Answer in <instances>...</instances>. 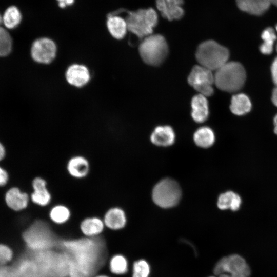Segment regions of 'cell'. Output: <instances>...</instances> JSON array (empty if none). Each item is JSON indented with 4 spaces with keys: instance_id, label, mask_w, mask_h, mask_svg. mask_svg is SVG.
<instances>
[{
    "instance_id": "obj_1",
    "label": "cell",
    "mask_w": 277,
    "mask_h": 277,
    "mask_svg": "<svg viewBox=\"0 0 277 277\" xmlns=\"http://www.w3.org/2000/svg\"><path fill=\"white\" fill-rule=\"evenodd\" d=\"M98 237L63 242L65 252L71 261L70 274L76 276L87 277L100 265Z\"/></svg>"
},
{
    "instance_id": "obj_2",
    "label": "cell",
    "mask_w": 277,
    "mask_h": 277,
    "mask_svg": "<svg viewBox=\"0 0 277 277\" xmlns=\"http://www.w3.org/2000/svg\"><path fill=\"white\" fill-rule=\"evenodd\" d=\"M243 66L236 62H227L215 71L214 84L220 90L233 92L243 86L246 80Z\"/></svg>"
},
{
    "instance_id": "obj_3",
    "label": "cell",
    "mask_w": 277,
    "mask_h": 277,
    "mask_svg": "<svg viewBox=\"0 0 277 277\" xmlns=\"http://www.w3.org/2000/svg\"><path fill=\"white\" fill-rule=\"evenodd\" d=\"M125 18L128 31L139 38L152 34L158 23L157 13L152 8L127 11Z\"/></svg>"
},
{
    "instance_id": "obj_4",
    "label": "cell",
    "mask_w": 277,
    "mask_h": 277,
    "mask_svg": "<svg viewBox=\"0 0 277 277\" xmlns=\"http://www.w3.org/2000/svg\"><path fill=\"white\" fill-rule=\"evenodd\" d=\"M29 251L37 252L51 249L56 242L55 236L44 221L33 223L23 234Z\"/></svg>"
},
{
    "instance_id": "obj_5",
    "label": "cell",
    "mask_w": 277,
    "mask_h": 277,
    "mask_svg": "<svg viewBox=\"0 0 277 277\" xmlns=\"http://www.w3.org/2000/svg\"><path fill=\"white\" fill-rule=\"evenodd\" d=\"M195 56L200 65L216 71L228 62L229 53L225 47L214 41L208 40L199 45Z\"/></svg>"
},
{
    "instance_id": "obj_6",
    "label": "cell",
    "mask_w": 277,
    "mask_h": 277,
    "mask_svg": "<svg viewBox=\"0 0 277 277\" xmlns=\"http://www.w3.org/2000/svg\"><path fill=\"white\" fill-rule=\"evenodd\" d=\"M142 60L151 66H159L165 60L168 47L164 37L161 34H151L144 38L138 47Z\"/></svg>"
},
{
    "instance_id": "obj_7",
    "label": "cell",
    "mask_w": 277,
    "mask_h": 277,
    "mask_svg": "<svg viewBox=\"0 0 277 277\" xmlns=\"http://www.w3.org/2000/svg\"><path fill=\"white\" fill-rule=\"evenodd\" d=\"M152 196L157 206L164 208H171L179 203L181 197V190L175 181L165 179L155 185Z\"/></svg>"
},
{
    "instance_id": "obj_8",
    "label": "cell",
    "mask_w": 277,
    "mask_h": 277,
    "mask_svg": "<svg viewBox=\"0 0 277 277\" xmlns=\"http://www.w3.org/2000/svg\"><path fill=\"white\" fill-rule=\"evenodd\" d=\"M213 272L218 277H249L250 274L245 260L237 254L221 259L216 264Z\"/></svg>"
},
{
    "instance_id": "obj_9",
    "label": "cell",
    "mask_w": 277,
    "mask_h": 277,
    "mask_svg": "<svg viewBox=\"0 0 277 277\" xmlns=\"http://www.w3.org/2000/svg\"><path fill=\"white\" fill-rule=\"evenodd\" d=\"M33 60L37 63L48 65L56 58L57 46L50 37L44 36L36 39L32 44L30 50Z\"/></svg>"
},
{
    "instance_id": "obj_10",
    "label": "cell",
    "mask_w": 277,
    "mask_h": 277,
    "mask_svg": "<svg viewBox=\"0 0 277 277\" xmlns=\"http://www.w3.org/2000/svg\"><path fill=\"white\" fill-rule=\"evenodd\" d=\"M190 85L206 97L211 96L213 92L212 85L214 83L212 71L201 65H195L192 69L188 77Z\"/></svg>"
},
{
    "instance_id": "obj_11",
    "label": "cell",
    "mask_w": 277,
    "mask_h": 277,
    "mask_svg": "<svg viewBox=\"0 0 277 277\" xmlns=\"http://www.w3.org/2000/svg\"><path fill=\"white\" fill-rule=\"evenodd\" d=\"M67 83L75 88H81L87 85L91 80L90 71L85 65L73 63L70 65L65 72Z\"/></svg>"
},
{
    "instance_id": "obj_12",
    "label": "cell",
    "mask_w": 277,
    "mask_h": 277,
    "mask_svg": "<svg viewBox=\"0 0 277 277\" xmlns=\"http://www.w3.org/2000/svg\"><path fill=\"white\" fill-rule=\"evenodd\" d=\"M183 0H156L155 4L161 15L168 21L179 20L184 15Z\"/></svg>"
},
{
    "instance_id": "obj_13",
    "label": "cell",
    "mask_w": 277,
    "mask_h": 277,
    "mask_svg": "<svg viewBox=\"0 0 277 277\" xmlns=\"http://www.w3.org/2000/svg\"><path fill=\"white\" fill-rule=\"evenodd\" d=\"M106 26L111 36L117 40L123 39L128 31L126 18L116 13L108 15Z\"/></svg>"
},
{
    "instance_id": "obj_14",
    "label": "cell",
    "mask_w": 277,
    "mask_h": 277,
    "mask_svg": "<svg viewBox=\"0 0 277 277\" xmlns=\"http://www.w3.org/2000/svg\"><path fill=\"white\" fill-rule=\"evenodd\" d=\"M191 116L193 120L199 123L204 122L209 115L208 101L206 97L198 94L191 100Z\"/></svg>"
},
{
    "instance_id": "obj_15",
    "label": "cell",
    "mask_w": 277,
    "mask_h": 277,
    "mask_svg": "<svg viewBox=\"0 0 277 277\" xmlns=\"http://www.w3.org/2000/svg\"><path fill=\"white\" fill-rule=\"evenodd\" d=\"M151 142L159 146H168L172 145L175 141V133L169 126H160L156 127L152 133Z\"/></svg>"
},
{
    "instance_id": "obj_16",
    "label": "cell",
    "mask_w": 277,
    "mask_h": 277,
    "mask_svg": "<svg viewBox=\"0 0 277 277\" xmlns=\"http://www.w3.org/2000/svg\"><path fill=\"white\" fill-rule=\"evenodd\" d=\"M104 221L97 217H89L81 223L80 229L85 238L93 239L98 238L104 230Z\"/></svg>"
},
{
    "instance_id": "obj_17",
    "label": "cell",
    "mask_w": 277,
    "mask_h": 277,
    "mask_svg": "<svg viewBox=\"0 0 277 277\" xmlns=\"http://www.w3.org/2000/svg\"><path fill=\"white\" fill-rule=\"evenodd\" d=\"M240 9L253 15L263 14L269 8L270 0H235Z\"/></svg>"
},
{
    "instance_id": "obj_18",
    "label": "cell",
    "mask_w": 277,
    "mask_h": 277,
    "mask_svg": "<svg viewBox=\"0 0 277 277\" xmlns=\"http://www.w3.org/2000/svg\"><path fill=\"white\" fill-rule=\"evenodd\" d=\"M104 223L105 226L110 229H121L125 227L126 223L125 214L120 208H111L106 212Z\"/></svg>"
},
{
    "instance_id": "obj_19",
    "label": "cell",
    "mask_w": 277,
    "mask_h": 277,
    "mask_svg": "<svg viewBox=\"0 0 277 277\" xmlns=\"http://www.w3.org/2000/svg\"><path fill=\"white\" fill-rule=\"evenodd\" d=\"M46 183L40 177L35 178L32 183L34 192L31 195L32 201L41 206H45L50 201L51 195L46 187Z\"/></svg>"
},
{
    "instance_id": "obj_20",
    "label": "cell",
    "mask_w": 277,
    "mask_h": 277,
    "mask_svg": "<svg viewBox=\"0 0 277 277\" xmlns=\"http://www.w3.org/2000/svg\"><path fill=\"white\" fill-rule=\"evenodd\" d=\"M5 200L10 208L18 211L27 207L29 199L27 194L21 192L17 188H12L7 192Z\"/></svg>"
},
{
    "instance_id": "obj_21",
    "label": "cell",
    "mask_w": 277,
    "mask_h": 277,
    "mask_svg": "<svg viewBox=\"0 0 277 277\" xmlns=\"http://www.w3.org/2000/svg\"><path fill=\"white\" fill-rule=\"evenodd\" d=\"M241 199L236 193L229 191L221 194L217 200V205L219 209L226 210L230 209L233 211L238 210L241 206Z\"/></svg>"
},
{
    "instance_id": "obj_22",
    "label": "cell",
    "mask_w": 277,
    "mask_h": 277,
    "mask_svg": "<svg viewBox=\"0 0 277 277\" xmlns=\"http://www.w3.org/2000/svg\"><path fill=\"white\" fill-rule=\"evenodd\" d=\"M251 108V102L245 94L240 93L232 96L230 109L233 114L238 115L245 114L250 110Z\"/></svg>"
},
{
    "instance_id": "obj_23",
    "label": "cell",
    "mask_w": 277,
    "mask_h": 277,
    "mask_svg": "<svg viewBox=\"0 0 277 277\" xmlns=\"http://www.w3.org/2000/svg\"><path fill=\"white\" fill-rule=\"evenodd\" d=\"M67 168L72 176L78 178L83 177L88 173V162L83 157H74L69 161Z\"/></svg>"
},
{
    "instance_id": "obj_24",
    "label": "cell",
    "mask_w": 277,
    "mask_h": 277,
    "mask_svg": "<svg viewBox=\"0 0 277 277\" xmlns=\"http://www.w3.org/2000/svg\"><path fill=\"white\" fill-rule=\"evenodd\" d=\"M193 139L196 145L202 148L211 146L215 141L212 130L208 127L199 128L194 133Z\"/></svg>"
},
{
    "instance_id": "obj_25",
    "label": "cell",
    "mask_w": 277,
    "mask_h": 277,
    "mask_svg": "<svg viewBox=\"0 0 277 277\" xmlns=\"http://www.w3.org/2000/svg\"><path fill=\"white\" fill-rule=\"evenodd\" d=\"M108 268L110 272L113 274L116 275L124 274L128 271V261L123 255L115 254L109 259Z\"/></svg>"
},
{
    "instance_id": "obj_26",
    "label": "cell",
    "mask_w": 277,
    "mask_h": 277,
    "mask_svg": "<svg viewBox=\"0 0 277 277\" xmlns=\"http://www.w3.org/2000/svg\"><path fill=\"white\" fill-rule=\"evenodd\" d=\"M22 14L15 6H11L7 9L2 17V22L9 29L16 27L22 20Z\"/></svg>"
},
{
    "instance_id": "obj_27",
    "label": "cell",
    "mask_w": 277,
    "mask_h": 277,
    "mask_svg": "<svg viewBox=\"0 0 277 277\" xmlns=\"http://www.w3.org/2000/svg\"><path fill=\"white\" fill-rule=\"evenodd\" d=\"M264 42L260 46L261 52L264 54H269L273 50V46L276 39L274 31L271 28L266 29L261 35Z\"/></svg>"
},
{
    "instance_id": "obj_28",
    "label": "cell",
    "mask_w": 277,
    "mask_h": 277,
    "mask_svg": "<svg viewBox=\"0 0 277 277\" xmlns=\"http://www.w3.org/2000/svg\"><path fill=\"white\" fill-rule=\"evenodd\" d=\"M70 217L68 209L61 205L53 207L50 212L51 220L56 224H63L68 221Z\"/></svg>"
},
{
    "instance_id": "obj_29",
    "label": "cell",
    "mask_w": 277,
    "mask_h": 277,
    "mask_svg": "<svg viewBox=\"0 0 277 277\" xmlns=\"http://www.w3.org/2000/svg\"><path fill=\"white\" fill-rule=\"evenodd\" d=\"M12 48V39L9 33L0 27V56L8 55Z\"/></svg>"
},
{
    "instance_id": "obj_30",
    "label": "cell",
    "mask_w": 277,
    "mask_h": 277,
    "mask_svg": "<svg viewBox=\"0 0 277 277\" xmlns=\"http://www.w3.org/2000/svg\"><path fill=\"white\" fill-rule=\"evenodd\" d=\"M150 273V267L144 260L135 261L133 264L132 277H148Z\"/></svg>"
},
{
    "instance_id": "obj_31",
    "label": "cell",
    "mask_w": 277,
    "mask_h": 277,
    "mask_svg": "<svg viewBox=\"0 0 277 277\" xmlns=\"http://www.w3.org/2000/svg\"><path fill=\"white\" fill-rule=\"evenodd\" d=\"M12 258L11 249L7 245L0 244V269L7 266Z\"/></svg>"
},
{
    "instance_id": "obj_32",
    "label": "cell",
    "mask_w": 277,
    "mask_h": 277,
    "mask_svg": "<svg viewBox=\"0 0 277 277\" xmlns=\"http://www.w3.org/2000/svg\"><path fill=\"white\" fill-rule=\"evenodd\" d=\"M0 277H23L12 265L0 269Z\"/></svg>"
},
{
    "instance_id": "obj_33",
    "label": "cell",
    "mask_w": 277,
    "mask_h": 277,
    "mask_svg": "<svg viewBox=\"0 0 277 277\" xmlns=\"http://www.w3.org/2000/svg\"><path fill=\"white\" fill-rule=\"evenodd\" d=\"M271 74L273 81L277 85V57L274 60L272 64Z\"/></svg>"
},
{
    "instance_id": "obj_34",
    "label": "cell",
    "mask_w": 277,
    "mask_h": 277,
    "mask_svg": "<svg viewBox=\"0 0 277 277\" xmlns=\"http://www.w3.org/2000/svg\"><path fill=\"white\" fill-rule=\"evenodd\" d=\"M8 180L6 171L0 167V186L5 185Z\"/></svg>"
},
{
    "instance_id": "obj_35",
    "label": "cell",
    "mask_w": 277,
    "mask_h": 277,
    "mask_svg": "<svg viewBox=\"0 0 277 277\" xmlns=\"http://www.w3.org/2000/svg\"><path fill=\"white\" fill-rule=\"evenodd\" d=\"M272 101L273 104L277 106V85L273 90Z\"/></svg>"
},
{
    "instance_id": "obj_36",
    "label": "cell",
    "mask_w": 277,
    "mask_h": 277,
    "mask_svg": "<svg viewBox=\"0 0 277 277\" xmlns=\"http://www.w3.org/2000/svg\"><path fill=\"white\" fill-rule=\"evenodd\" d=\"M5 154V149L3 146L0 143V160H2Z\"/></svg>"
},
{
    "instance_id": "obj_37",
    "label": "cell",
    "mask_w": 277,
    "mask_h": 277,
    "mask_svg": "<svg viewBox=\"0 0 277 277\" xmlns=\"http://www.w3.org/2000/svg\"><path fill=\"white\" fill-rule=\"evenodd\" d=\"M274 131L276 134H277V115L274 118Z\"/></svg>"
},
{
    "instance_id": "obj_38",
    "label": "cell",
    "mask_w": 277,
    "mask_h": 277,
    "mask_svg": "<svg viewBox=\"0 0 277 277\" xmlns=\"http://www.w3.org/2000/svg\"><path fill=\"white\" fill-rule=\"evenodd\" d=\"M75 0H65V3L67 6H70L72 5L74 3Z\"/></svg>"
},
{
    "instance_id": "obj_39",
    "label": "cell",
    "mask_w": 277,
    "mask_h": 277,
    "mask_svg": "<svg viewBox=\"0 0 277 277\" xmlns=\"http://www.w3.org/2000/svg\"><path fill=\"white\" fill-rule=\"evenodd\" d=\"M58 6L62 9H64L67 7L66 4L64 2H58Z\"/></svg>"
},
{
    "instance_id": "obj_40",
    "label": "cell",
    "mask_w": 277,
    "mask_h": 277,
    "mask_svg": "<svg viewBox=\"0 0 277 277\" xmlns=\"http://www.w3.org/2000/svg\"><path fill=\"white\" fill-rule=\"evenodd\" d=\"M92 277H110V276L105 274H97L93 275Z\"/></svg>"
},
{
    "instance_id": "obj_41",
    "label": "cell",
    "mask_w": 277,
    "mask_h": 277,
    "mask_svg": "<svg viewBox=\"0 0 277 277\" xmlns=\"http://www.w3.org/2000/svg\"><path fill=\"white\" fill-rule=\"evenodd\" d=\"M271 4H273L275 6H277V0H270Z\"/></svg>"
},
{
    "instance_id": "obj_42",
    "label": "cell",
    "mask_w": 277,
    "mask_h": 277,
    "mask_svg": "<svg viewBox=\"0 0 277 277\" xmlns=\"http://www.w3.org/2000/svg\"><path fill=\"white\" fill-rule=\"evenodd\" d=\"M56 1L57 2V3H58V2H65V0H56Z\"/></svg>"
},
{
    "instance_id": "obj_43",
    "label": "cell",
    "mask_w": 277,
    "mask_h": 277,
    "mask_svg": "<svg viewBox=\"0 0 277 277\" xmlns=\"http://www.w3.org/2000/svg\"><path fill=\"white\" fill-rule=\"evenodd\" d=\"M2 22V17L0 15V24Z\"/></svg>"
},
{
    "instance_id": "obj_44",
    "label": "cell",
    "mask_w": 277,
    "mask_h": 277,
    "mask_svg": "<svg viewBox=\"0 0 277 277\" xmlns=\"http://www.w3.org/2000/svg\"><path fill=\"white\" fill-rule=\"evenodd\" d=\"M276 31H277V25H276Z\"/></svg>"
},
{
    "instance_id": "obj_45",
    "label": "cell",
    "mask_w": 277,
    "mask_h": 277,
    "mask_svg": "<svg viewBox=\"0 0 277 277\" xmlns=\"http://www.w3.org/2000/svg\"><path fill=\"white\" fill-rule=\"evenodd\" d=\"M276 51H277V45H276Z\"/></svg>"
},
{
    "instance_id": "obj_46",
    "label": "cell",
    "mask_w": 277,
    "mask_h": 277,
    "mask_svg": "<svg viewBox=\"0 0 277 277\" xmlns=\"http://www.w3.org/2000/svg\"><path fill=\"white\" fill-rule=\"evenodd\" d=\"M211 277H213V276H211Z\"/></svg>"
}]
</instances>
